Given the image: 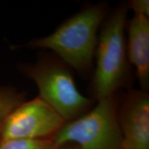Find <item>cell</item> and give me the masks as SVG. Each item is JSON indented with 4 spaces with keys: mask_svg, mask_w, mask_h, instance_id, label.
<instances>
[{
    "mask_svg": "<svg viewBox=\"0 0 149 149\" xmlns=\"http://www.w3.org/2000/svg\"><path fill=\"white\" fill-rule=\"evenodd\" d=\"M128 6L135 15H144L149 17L148 0H132L129 1Z\"/></svg>",
    "mask_w": 149,
    "mask_h": 149,
    "instance_id": "obj_10",
    "label": "cell"
},
{
    "mask_svg": "<svg viewBox=\"0 0 149 149\" xmlns=\"http://www.w3.org/2000/svg\"><path fill=\"white\" fill-rule=\"evenodd\" d=\"M93 109L64 123L52 137L57 146L72 144L80 149H120L122 136L115 95L97 100Z\"/></svg>",
    "mask_w": 149,
    "mask_h": 149,
    "instance_id": "obj_3",
    "label": "cell"
},
{
    "mask_svg": "<svg viewBox=\"0 0 149 149\" xmlns=\"http://www.w3.org/2000/svg\"><path fill=\"white\" fill-rule=\"evenodd\" d=\"M106 17L102 6L88 7L66 20L53 33L31 41V48L53 51L68 66L87 72L98 42L97 31Z\"/></svg>",
    "mask_w": 149,
    "mask_h": 149,
    "instance_id": "obj_1",
    "label": "cell"
},
{
    "mask_svg": "<svg viewBox=\"0 0 149 149\" xmlns=\"http://www.w3.org/2000/svg\"><path fill=\"white\" fill-rule=\"evenodd\" d=\"M59 149H80V148L74 144H65L60 146L59 148Z\"/></svg>",
    "mask_w": 149,
    "mask_h": 149,
    "instance_id": "obj_11",
    "label": "cell"
},
{
    "mask_svg": "<svg viewBox=\"0 0 149 149\" xmlns=\"http://www.w3.org/2000/svg\"><path fill=\"white\" fill-rule=\"evenodd\" d=\"M22 102H23V97L19 93L10 88L0 89V139L3 123L11 112Z\"/></svg>",
    "mask_w": 149,
    "mask_h": 149,
    "instance_id": "obj_8",
    "label": "cell"
},
{
    "mask_svg": "<svg viewBox=\"0 0 149 149\" xmlns=\"http://www.w3.org/2000/svg\"><path fill=\"white\" fill-rule=\"evenodd\" d=\"M119 123L123 149H149V95L146 91H131L124 97Z\"/></svg>",
    "mask_w": 149,
    "mask_h": 149,
    "instance_id": "obj_6",
    "label": "cell"
},
{
    "mask_svg": "<svg viewBox=\"0 0 149 149\" xmlns=\"http://www.w3.org/2000/svg\"><path fill=\"white\" fill-rule=\"evenodd\" d=\"M127 8L115 9L103 24L97 42L93 91L97 100L114 95L128 77L124 35Z\"/></svg>",
    "mask_w": 149,
    "mask_h": 149,
    "instance_id": "obj_2",
    "label": "cell"
},
{
    "mask_svg": "<svg viewBox=\"0 0 149 149\" xmlns=\"http://www.w3.org/2000/svg\"><path fill=\"white\" fill-rule=\"evenodd\" d=\"M22 70L37 85L39 97L66 122L81 116L92 105V100L78 91L69 70L58 61L43 59L26 65Z\"/></svg>",
    "mask_w": 149,
    "mask_h": 149,
    "instance_id": "obj_4",
    "label": "cell"
},
{
    "mask_svg": "<svg viewBox=\"0 0 149 149\" xmlns=\"http://www.w3.org/2000/svg\"><path fill=\"white\" fill-rule=\"evenodd\" d=\"M51 139L0 141V149H59Z\"/></svg>",
    "mask_w": 149,
    "mask_h": 149,
    "instance_id": "obj_9",
    "label": "cell"
},
{
    "mask_svg": "<svg viewBox=\"0 0 149 149\" xmlns=\"http://www.w3.org/2000/svg\"><path fill=\"white\" fill-rule=\"evenodd\" d=\"M128 58L135 68L141 91L149 88V17L134 15L128 24Z\"/></svg>",
    "mask_w": 149,
    "mask_h": 149,
    "instance_id": "obj_7",
    "label": "cell"
},
{
    "mask_svg": "<svg viewBox=\"0 0 149 149\" xmlns=\"http://www.w3.org/2000/svg\"><path fill=\"white\" fill-rule=\"evenodd\" d=\"M66 122L40 97L22 102L3 123L1 141L35 140L53 136Z\"/></svg>",
    "mask_w": 149,
    "mask_h": 149,
    "instance_id": "obj_5",
    "label": "cell"
},
{
    "mask_svg": "<svg viewBox=\"0 0 149 149\" xmlns=\"http://www.w3.org/2000/svg\"><path fill=\"white\" fill-rule=\"evenodd\" d=\"M120 149H123V148H120Z\"/></svg>",
    "mask_w": 149,
    "mask_h": 149,
    "instance_id": "obj_12",
    "label": "cell"
}]
</instances>
